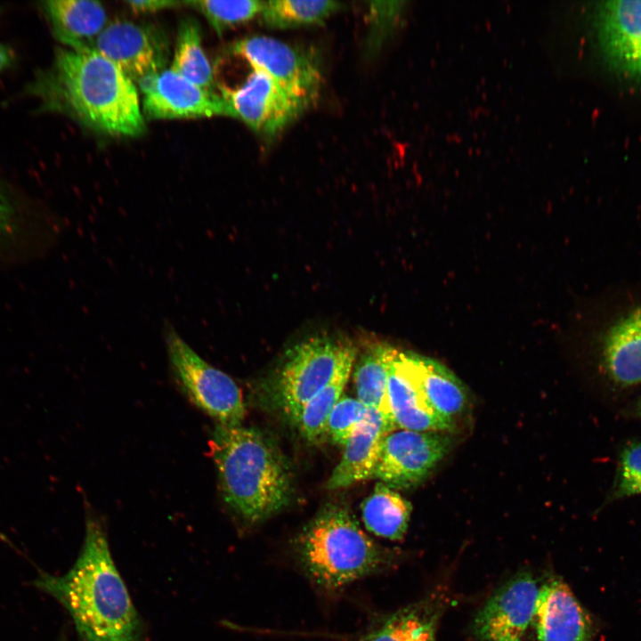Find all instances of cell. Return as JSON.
I'll return each mask as SVG.
<instances>
[{
    "instance_id": "17",
    "label": "cell",
    "mask_w": 641,
    "mask_h": 641,
    "mask_svg": "<svg viewBox=\"0 0 641 641\" xmlns=\"http://www.w3.org/2000/svg\"><path fill=\"white\" fill-rule=\"evenodd\" d=\"M55 38L66 48L88 50L108 24L104 6L92 0H50L40 3Z\"/></svg>"
},
{
    "instance_id": "24",
    "label": "cell",
    "mask_w": 641,
    "mask_h": 641,
    "mask_svg": "<svg viewBox=\"0 0 641 641\" xmlns=\"http://www.w3.org/2000/svg\"><path fill=\"white\" fill-rule=\"evenodd\" d=\"M355 356L347 359L337 370L329 383L304 408L296 425L310 442H321L327 435L329 415L342 396L348 381Z\"/></svg>"
},
{
    "instance_id": "10",
    "label": "cell",
    "mask_w": 641,
    "mask_h": 641,
    "mask_svg": "<svg viewBox=\"0 0 641 641\" xmlns=\"http://www.w3.org/2000/svg\"><path fill=\"white\" fill-rule=\"evenodd\" d=\"M540 588L528 572L519 573L502 585L474 620L477 640L522 641L533 621Z\"/></svg>"
},
{
    "instance_id": "20",
    "label": "cell",
    "mask_w": 641,
    "mask_h": 641,
    "mask_svg": "<svg viewBox=\"0 0 641 641\" xmlns=\"http://www.w3.org/2000/svg\"><path fill=\"white\" fill-rule=\"evenodd\" d=\"M397 352L388 344H371L360 357L353 374L357 399L394 425L387 385L390 366Z\"/></svg>"
},
{
    "instance_id": "9",
    "label": "cell",
    "mask_w": 641,
    "mask_h": 641,
    "mask_svg": "<svg viewBox=\"0 0 641 641\" xmlns=\"http://www.w3.org/2000/svg\"><path fill=\"white\" fill-rule=\"evenodd\" d=\"M230 117L239 118L251 129L273 137L306 109L287 93L265 72L253 69L239 86L217 85Z\"/></svg>"
},
{
    "instance_id": "31",
    "label": "cell",
    "mask_w": 641,
    "mask_h": 641,
    "mask_svg": "<svg viewBox=\"0 0 641 641\" xmlns=\"http://www.w3.org/2000/svg\"><path fill=\"white\" fill-rule=\"evenodd\" d=\"M128 7L136 13H150L156 12L166 8H172L179 5L180 2L164 1V0H142V1H126Z\"/></svg>"
},
{
    "instance_id": "30",
    "label": "cell",
    "mask_w": 641,
    "mask_h": 641,
    "mask_svg": "<svg viewBox=\"0 0 641 641\" xmlns=\"http://www.w3.org/2000/svg\"><path fill=\"white\" fill-rule=\"evenodd\" d=\"M17 208L6 188L0 183V245L14 232Z\"/></svg>"
},
{
    "instance_id": "21",
    "label": "cell",
    "mask_w": 641,
    "mask_h": 641,
    "mask_svg": "<svg viewBox=\"0 0 641 641\" xmlns=\"http://www.w3.org/2000/svg\"><path fill=\"white\" fill-rule=\"evenodd\" d=\"M411 510L412 506L407 499L381 482L361 504L366 528L373 534L391 540L403 538Z\"/></svg>"
},
{
    "instance_id": "27",
    "label": "cell",
    "mask_w": 641,
    "mask_h": 641,
    "mask_svg": "<svg viewBox=\"0 0 641 641\" xmlns=\"http://www.w3.org/2000/svg\"><path fill=\"white\" fill-rule=\"evenodd\" d=\"M368 410L358 399L342 395L332 410L328 421L327 434L332 442L345 446L365 418Z\"/></svg>"
},
{
    "instance_id": "16",
    "label": "cell",
    "mask_w": 641,
    "mask_h": 641,
    "mask_svg": "<svg viewBox=\"0 0 641 641\" xmlns=\"http://www.w3.org/2000/svg\"><path fill=\"white\" fill-rule=\"evenodd\" d=\"M395 426L378 411L369 409L363 421L346 442L343 456L328 480L327 488L337 490L371 478L383 439Z\"/></svg>"
},
{
    "instance_id": "7",
    "label": "cell",
    "mask_w": 641,
    "mask_h": 641,
    "mask_svg": "<svg viewBox=\"0 0 641 641\" xmlns=\"http://www.w3.org/2000/svg\"><path fill=\"white\" fill-rule=\"evenodd\" d=\"M231 52L245 59L252 69L265 72L305 108L318 98L322 77L312 51L272 37L253 36L236 41Z\"/></svg>"
},
{
    "instance_id": "4",
    "label": "cell",
    "mask_w": 641,
    "mask_h": 641,
    "mask_svg": "<svg viewBox=\"0 0 641 641\" xmlns=\"http://www.w3.org/2000/svg\"><path fill=\"white\" fill-rule=\"evenodd\" d=\"M293 555L304 576L326 595L397 564V555L374 541L341 506L324 507L303 529L294 540Z\"/></svg>"
},
{
    "instance_id": "14",
    "label": "cell",
    "mask_w": 641,
    "mask_h": 641,
    "mask_svg": "<svg viewBox=\"0 0 641 641\" xmlns=\"http://www.w3.org/2000/svg\"><path fill=\"white\" fill-rule=\"evenodd\" d=\"M597 21L607 57L621 70L641 78V0L604 2Z\"/></svg>"
},
{
    "instance_id": "1",
    "label": "cell",
    "mask_w": 641,
    "mask_h": 641,
    "mask_svg": "<svg viewBox=\"0 0 641 641\" xmlns=\"http://www.w3.org/2000/svg\"><path fill=\"white\" fill-rule=\"evenodd\" d=\"M26 93L38 100L40 111L66 115L99 133L137 136L145 130L134 82L92 49L58 48Z\"/></svg>"
},
{
    "instance_id": "29",
    "label": "cell",
    "mask_w": 641,
    "mask_h": 641,
    "mask_svg": "<svg viewBox=\"0 0 641 641\" xmlns=\"http://www.w3.org/2000/svg\"><path fill=\"white\" fill-rule=\"evenodd\" d=\"M641 494V442L631 443L621 451L614 488V498Z\"/></svg>"
},
{
    "instance_id": "12",
    "label": "cell",
    "mask_w": 641,
    "mask_h": 641,
    "mask_svg": "<svg viewBox=\"0 0 641 641\" xmlns=\"http://www.w3.org/2000/svg\"><path fill=\"white\" fill-rule=\"evenodd\" d=\"M142 93V112L150 119L230 117L220 93H210L195 85L171 69L137 82Z\"/></svg>"
},
{
    "instance_id": "5",
    "label": "cell",
    "mask_w": 641,
    "mask_h": 641,
    "mask_svg": "<svg viewBox=\"0 0 641 641\" xmlns=\"http://www.w3.org/2000/svg\"><path fill=\"white\" fill-rule=\"evenodd\" d=\"M353 356V345L330 337H312L294 345L286 353L274 380L276 404L296 424L305 405Z\"/></svg>"
},
{
    "instance_id": "2",
    "label": "cell",
    "mask_w": 641,
    "mask_h": 641,
    "mask_svg": "<svg viewBox=\"0 0 641 641\" xmlns=\"http://www.w3.org/2000/svg\"><path fill=\"white\" fill-rule=\"evenodd\" d=\"M36 585L67 609L83 641H140L138 614L93 516L86 520L85 542L71 569L61 576L43 573Z\"/></svg>"
},
{
    "instance_id": "3",
    "label": "cell",
    "mask_w": 641,
    "mask_h": 641,
    "mask_svg": "<svg viewBox=\"0 0 641 641\" xmlns=\"http://www.w3.org/2000/svg\"><path fill=\"white\" fill-rule=\"evenodd\" d=\"M210 445L223 499L240 518L257 523L287 506L292 494L289 467L262 433L217 424Z\"/></svg>"
},
{
    "instance_id": "6",
    "label": "cell",
    "mask_w": 641,
    "mask_h": 641,
    "mask_svg": "<svg viewBox=\"0 0 641 641\" xmlns=\"http://www.w3.org/2000/svg\"><path fill=\"white\" fill-rule=\"evenodd\" d=\"M164 338L172 370L189 398L219 425L240 426L246 410L236 382L199 355L169 323Z\"/></svg>"
},
{
    "instance_id": "18",
    "label": "cell",
    "mask_w": 641,
    "mask_h": 641,
    "mask_svg": "<svg viewBox=\"0 0 641 641\" xmlns=\"http://www.w3.org/2000/svg\"><path fill=\"white\" fill-rule=\"evenodd\" d=\"M442 605L438 599L431 596L378 616L358 641H436Z\"/></svg>"
},
{
    "instance_id": "22",
    "label": "cell",
    "mask_w": 641,
    "mask_h": 641,
    "mask_svg": "<svg viewBox=\"0 0 641 641\" xmlns=\"http://www.w3.org/2000/svg\"><path fill=\"white\" fill-rule=\"evenodd\" d=\"M170 69L199 88L216 93L214 69L202 46L199 24L193 18H185L179 24Z\"/></svg>"
},
{
    "instance_id": "26",
    "label": "cell",
    "mask_w": 641,
    "mask_h": 641,
    "mask_svg": "<svg viewBox=\"0 0 641 641\" xmlns=\"http://www.w3.org/2000/svg\"><path fill=\"white\" fill-rule=\"evenodd\" d=\"M183 4L199 11L219 35L252 20L261 13L264 5V2L256 0H204L183 2Z\"/></svg>"
},
{
    "instance_id": "19",
    "label": "cell",
    "mask_w": 641,
    "mask_h": 641,
    "mask_svg": "<svg viewBox=\"0 0 641 641\" xmlns=\"http://www.w3.org/2000/svg\"><path fill=\"white\" fill-rule=\"evenodd\" d=\"M603 360L607 374L615 383L628 386L641 382V307L608 330Z\"/></svg>"
},
{
    "instance_id": "15",
    "label": "cell",
    "mask_w": 641,
    "mask_h": 641,
    "mask_svg": "<svg viewBox=\"0 0 641 641\" xmlns=\"http://www.w3.org/2000/svg\"><path fill=\"white\" fill-rule=\"evenodd\" d=\"M532 622L539 641H590L588 614L570 588L557 579L540 586Z\"/></svg>"
},
{
    "instance_id": "28",
    "label": "cell",
    "mask_w": 641,
    "mask_h": 641,
    "mask_svg": "<svg viewBox=\"0 0 641 641\" xmlns=\"http://www.w3.org/2000/svg\"><path fill=\"white\" fill-rule=\"evenodd\" d=\"M404 2H369L367 48L377 53L398 23Z\"/></svg>"
},
{
    "instance_id": "23",
    "label": "cell",
    "mask_w": 641,
    "mask_h": 641,
    "mask_svg": "<svg viewBox=\"0 0 641 641\" xmlns=\"http://www.w3.org/2000/svg\"><path fill=\"white\" fill-rule=\"evenodd\" d=\"M423 392L431 407L452 422L465 408L467 395L463 383L444 365L418 354Z\"/></svg>"
},
{
    "instance_id": "8",
    "label": "cell",
    "mask_w": 641,
    "mask_h": 641,
    "mask_svg": "<svg viewBox=\"0 0 641 641\" xmlns=\"http://www.w3.org/2000/svg\"><path fill=\"white\" fill-rule=\"evenodd\" d=\"M451 440L439 432L401 430L383 439L372 477L392 489L418 485L447 454Z\"/></svg>"
},
{
    "instance_id": "25",
    "label": "cell",
    "mask_w": 641,
    "mask_h": 641,
    "mask_svg": "<svg viewBox=\"0 0 641 641\" xmlns=\"http://www.w3.org/2000/svg\"><path fill=\"white\" fill-rule=\"evenodd\" d=\"M343 7L337 1L272 0L264 2V24L271 28H290L321 24Z\"/></svg>"
},
{
    "instance_id": "11",
    "label": "cell",
    "mask_w": 641,
    "mask_h": 641,
    "mask_svg": "<svg viewBox=\"0 0 641 641\" xmlns=\"http://www.w3.org/2000/svg\"><path fill=\"white\" fill-rule=\"evenodd\" d=\"M91 49L113 62L134 82L159 73L167 60L166 42L156 28L127 20L108 23Z\"/></svg>"
},
{
    "instance_id": "32",
    "label": "cell",
    "mask_w": 641,
    "mask_h": 641,
    "mask_svg": "<svg viewBox=\"0 0 641 641\" xmlns=\"http://www.w3.org/2000/svg\"><path fill=\"white\" fill-rule=\"evenodd\" d=\"M14 58L12 49L0 43V73L13 63Z\"/></svg>"
},
{
    "instance_id": "13",
    "label": "cell",
    "mask_w": 641,
    "mask_h": 641,
    "mask_svg": "<svg viewBox=\"0 0 641 641\" xmlns=\"http://www.w3.org/2000/svg\"><path fill=\"white\" fill-rule=\"evenodd\" d=\"M387 395L396 426L418 432L452 429V422L431 407L423 392L418 354L397 352L389 369Z\"/></svg>"
}]
</instances>
